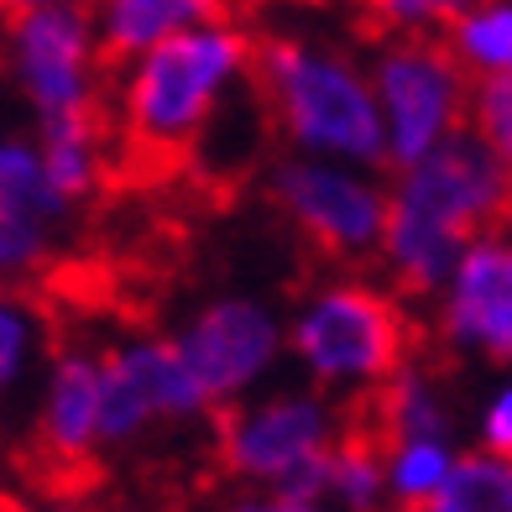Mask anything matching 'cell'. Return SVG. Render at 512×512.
Masks as SVG:
<instances>
[{
	"label": "cell",
	"mask_w": 512,
	"mask_h": 512,
	"mask_svg": "<svg viewBox=\"0 0 512 512\" xmlns=\"http://www.w3.org/2000/svg\"><path fill=\"white\" fill-rule=\"evenodd\" d=\"M434 512H512V460L486 450H460Z\"/></svg>",
	"instance_id": "cell-20"
},
{
	"label": "cell",
	"mask_w": 512,
	"mask_h": 512,
	"mask_svg": "<svg viewBox=\"0 0 512 512\" xmlns=\"http://www.w3.org/2000/svg\"><path fill=\"white\" fill-rule=\"evenodd\" d=\"M100 382H105V408H100V445L131 450L136 439L168 424H194L204 418V403L178 366V351L168 335H126L100 351Z\"/></svg>",
	"instance_id": "cell-10"
},
{
	"label": "cell",
	"mask_w": 512,
	"mask_h": 512,
	"mask_svg": "<svg viewBox=\"0 0 512 512\" xmlns=\"http://www.w3.org/2000/svg\"><path fill=\"white\" fill-rule=\"evenodd\" d=\"M387 512H434V507H387Z\"/></svg>",
	"instance_id": "cell-27"
},
{
	"label": "cell",
	"mask_w": 512,
	"mask_h": 512,
	"mask_svg": "<svg viewBox=\"0 0 512 512\" xmlns=\"http://www.w3.org/2000/svg\"><path fill=\"white\" fill-rule=\"evenodd\" d=\"M100 408H105V382H100V351L95 345H63L42 366L37 387V445L58 465H89L100 460Z\"/></svg>",
	"instance_id": "cell-13"
},
{
	"label": "cell",
	"mask_w": 512,
	"mask_h": 512,
	"mask_svg": "<svg viewBox=\"0 0 512 512\" xmlns=\"http://www.w3.org/2000/svg\"><path fill=\"white\" fill-rule=\"evenodd\" d=\"M309 497L335 512H387V476H382V439L366 424H351L335 450L324 455Z\"/></svg>",
	"instance_id": "cell-16"
},
{
	"label": "cell",
	"mask_w": 512,
	"mask_h": 512,
	"mask_svg": "<svg viewBox=\"0 0 512 512\" xmlns=\"http://www.w3.org/2000/svg\"><path fill=\"white\" fill-rule=\"evenodd\" d=\"M42 351H48L42 309L27 298V288L0 283V398L16 392L42 366Z\"/></svg>",
	"instance_id": "cell-19"
},
{
	"label": "cell",
	"mask_w": 512,
	"mask_h": 512,
	"mask_svg": "<svg viewBox=\"0 0 512 512\" xmlns=\"http://www.w3.org/2000/svg\"><path fill=\"white\" fill-rule=\"evenodd\" d=\"M220 16H230L225 0H95L89 6V21H95L100 53L110 68L168 42L173 32L204 27V21H220Z\"/></svg>",
	"instance_id": "cell-14"
},
{
	"label": "cell",
	"mask_w": 512,
	"mask_h": 512,
	"mask_svg": "<svg viewBox=\"0 0 512 512\" xmlns=\"http://www.w3.org/2000/svg\"><path fill=\"white\" fill-rule=\"evenodd\" d=\"M460 460L455 434H403L382 439V476H387V507H434L445 481Z\"/></svg>",
	"instance_id": "cell-18"
},
{
	"label": "cell",
	"mask_w": 512,
	"mask_h": 512,
	"mask_svg": "<svg viewBox=\"0 0 512 512\" xmlns=\"http://www.w3.org/2000/svg\"><path fill=\"white\" fill-rule=\"evenodd\" d=\"M215 512H335V507H324L314 497H298V492H241Z\"/></svg>",
	"instance_id": "cell-24"
},
{
	"label": "cell",
	"mask_w": 512,
	"mask_h": 512,
	"mask_svg": "<svg viewBox=\"0 0 512 512\" xmlns=\"http://www.w3.org/2000/svg\"><path fill=\"white\" fill-rule=\"evenodd\" d=\"M251 79V37L236 16L204 21V27L173 32L168 42L115 63V89L105 100V121L115 115L121 142L147 162L189 157L230 95Z\"/></svg>",
	"instance_id": "cell-2"
},
{
	"label": "cell",
	"mask_w": 512,
	"mask_h": 512,
	"mask_svg": "<svg viewBox=\"0 0 512 512\" xmlns=\"http://www.w3.org/2000/svg\"><path fill=\"white\" fill-rule=\"evenodd\" d=\"M48 6L89 11V6H95V0H0V16H16V11H48Z\"/></svg>",
	"instance_id": "cell-25"
},
{
	"label": "cell",
	"mask_w": 512,
	"mask_h": 512,
	"mask_svg": "<svg viewBox=\"0 0 512 512\" xmlns=\"http://www.w3.org/2000/svg\"><path fill=\"white\" fill-rule=\"evenodd\" d=\"M512 220V183L492 147L465 126L445 147L408 162L387 183V230L377 262L408 298H434L455 256Z\"/></svg>",
	"instance_id": "cell-1"
},
{
	"label": "cell",
	"mask_w": 512,
	"mask_h": 512,
	"mask_svg": "<svg viewBox=\"0 0 512 512\" xmlns=\"http://www.w3.org/2000/svg\"><path fill=\"white\" fill-rule=\"evenodd\" d=\"M225 6H236V0H225Z\"/></svg>",
	"instance_id": "cell-29"
},
{
	"label": "cell",
	"mask_w": 512,
	"mask_h": 512,
	"mask_svg": "<svg viewBox=\"0 0 512 512\" xmlns=\"http://www.w3.org/2000/svg\"><path fill=\"white\" fill-rule=\"evenodd\" d=\"M74 215L42 173L32 136L0 131V283L27 288L48 272Z\"/></svg>",
	"instance_id": "cell-12"
},
{
	"label": "cell",
	"mask_w": 512,
	"mask_h": 512,
	"mask_svg": "<svg viewBox=\"0 0 512 512\" xmlns=\"http://www.w3.org/2000/svg\"><path fill=\"white\" fill-rule=\"evenodd\" d=\"M366 79H371V95H377L382 152L392 173L429 157L434 147H445L450 136L471 126L476 84L465 79V68L450 58V48L439 37H424V32L382 37Z\"/></svg>",
	"instance_id": "cell-7"
},
{
	"label": "cell",
	"mask_w": 512,
	"mask_h": 512,
	"mask_svg": "<svg viewBox=\"0 0 512 512\" xmlns=\"http://www.w3.org/2000/svg\"><path fill=\"white\" fill-rule=\"evenodd\" d=\"M168 340L178 351V366L189 371L204 413H220L230 403L251 398V392H262L277 377V366L288 361L283 314L256 293L209 298Z\"/></svg>",
	"instance_id": "cell-9"
},
{
	"label": "cell",
	"mask_w": 512,
	"mask_h": 512,
	"mask_svg": "<svg viewBox=\"0 0 512 512\" xmlns=\"http://www.w3.org/2000/svg\"><path fill=\"white\" fill-rule=\"evenodd\" d=\"M283 345L314 392L335 403H366L408 361L413 324L392 288H377L366 277H330L309 288L283 319Z\"/></svg>",
	"instance_id": "cell-4"
},
{
	"label": "cell",
	"mask_w": 512,
	"mask_h": 512,
	"mask_svg": "<svg viewBox=\"0 0 512 512\" xmlns=\"http://www.w3.org/2000/svg\"><path fill=\"white\" fill-rule=\"evenodd\" d=\"M361 424L377 439H403V434H455V413L445 398V382L434 377L424 361H403L387 377L382 392L366 398V418Z\"/></svg>",
	"instance_id": "cell-15"
},
{
	"label": "cell",
	"mask_w": 512,
	"mask_h": 512,
	"mask_svg": "<svg viewBox=\"0 0 512 512\" xmlns=\"http://www.w3.org/2000/svg\"><path fill=\"white\" fill-rule=\"evenodd\" d=\"M0 512H84L74 502H53V497H42V502H27V497H0Z\"/></svg>",
	"instance_id": "cell-26"
},
{
	"label": "cell",
	"mask_w": 512,
	"mask_h": 512,
	"mask_svg": "<svg viewBox=\"0 0 512 512\" xmlns=\"http://www.w3.org/2000/svg\"><path fill=\"white\" fill-rule=\"evenodd\" d=\"M351 429L335 398L304 387H262L220 408V465L246 492H298L309 497L324 455Z\"/></svg>",
	"instance_id": "cell-5"
},
{
	"label": "cell",
	"mask_w": 512,
	"mask_h": 512,
	"mask_svg": "<svg viewBox=\"0 0 512 512\" xmlns=\"http://www.w3.org/2000/svg\"><path fill=\"white\" fill-rule=\"evenodd\" d=\"M298 6H335V0H298Z\"/></svg>",
	"instance_id": "cell-28"
},
{
	"label": "cell",
	"mask_w": 512,
	"mask_h": 512,
	"mask_svg": "<svg viewBox=\"0 0 512 512\" xmlns=\"http://www.w3.org/2000/svg\"><path fill=\"white\" fill-rule=\"evenodd\" d=\"M0 58L21 89L37 136L68 131V126H105V95H110V63L100 53L89 11H16L0 32Z\"/></svg>",
	"instance_id": "cell-6"
},
{
	"label": "cell",
	"mask_w": 512,
	"mask_h": 512,
	"mask_svg": "<svg viewBox=\"0 0 512 512\" xmlns=\"http://www.w3.org/2000/svg\"><path fill=\"white\" fill-rule=\"evenodd\" d=\"M476 450L512 460V366L492 382V392L476 408Z\"/></svg>",
	"instance_id": "cell-23"
},
{
	"label": "cell",
	"mask_w": 512,
	"mask_h": 512,
	"mask_svg": "<svg viewBox=\"0 0 512 512\" xmlns=\"http://www.w3.org/2000/svg\"><path fill=\"white\" fill-rule=\"evenodd\" d=\"M465 6L471 0H361L366 27L377 37H408V32L439 37Z\"/></svg>",
	"instance_id": "cell-21"
},
{
	"label": "cell",
	"mask_w": 512,
	"mask_h": 512,
	"mask_svg": "<svg viewBox=\"0 0 512 512\" xmlns=\"http://www.w3.org/2000/svg\"><path fill=\"white\" fill-rule=\"evenodd\" d=\"M267 194L283 220L304 236L324 262L361 267L377 262L387 230V178L382 168H356L335 157H277Z\"/></svg>",
	"instance_id": "cell-8"
},
{
	"label": "cell",
	"mask_w": 512,
	"mask_h": 512,
	"mask_svg": "<svg viewBox=\"0 0 512 512\" xmlns=\"http://www.w3.org/2000/svg\"><path fill=\"white\" fill-rule=\"evenodd\" d=\"M439 42L471 84H512V0H471Z\"/></svg>",
	"instance_id": "cell-17"
},
{
	"label": "cell",
	"mask_w": 512,
	"mask_h": 512,
	"mask_svg": "<svg viewBox=\"0 0 512 512\" xmlns=\"http://www.w3.org/2000/svg\"><path fill=\"white\" fill-rule=\"evenodd\" d=\"M471 131L481 136L512 183V84H476L471 95Z\"/></svg>",
	"instance_id": "cell-22"
},
{
	"label": "cell",
	"mask_w": 512,
	"mask_h": 512,
	"mask_svg": "<svg viewBox=\"0 0 512 512\" xmlns=\"http://www.w3.org/2000/svg\"><path fill=\"white\" fill-rule=\"evenodd\" d=\"M246 84L262 121L283 136L288 152L387 168L377 95L351 53L304 37H251Z\"/></svg>",
	"instance_id": "cell-3"
},
{
	"label": "cell",
	"mask_w": 512,
	"mask_h": 512,
	"mask_svg": "<svg viewBox=\"0 0 512 512\" xmlns=\"http://www.w3.org/2000/svg\"><path fill=\"white\" fill-rule=\"evenodd\" d=\"M434 330L455 356L512 366V220L455 256L434 288Z\"/></svg>",
	"instance_id": "cell-11"
}]
</instances>
